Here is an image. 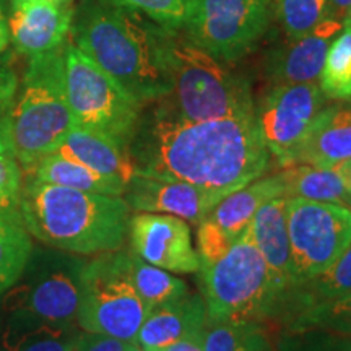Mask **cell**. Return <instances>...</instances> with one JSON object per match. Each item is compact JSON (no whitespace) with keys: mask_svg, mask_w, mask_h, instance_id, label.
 Segmentation results:
<instances>
[{"mask_svg":"<svg viewBox=\"0 0 351 351\" xmlns=\"http://www.w3.org/2000/svg\"><path fill=\"white\" fill-rule=\"evenodd\" d=\"M129 153L137 174L192 184L217 204L270 166L256 116L195 122L160 103L140 116Z\"/></svg>","mask_w":351,"mask_h":351,"instance_id":"cell-1","label":"cell"},{"mask_svg":"<svg viewBox=\"0 0 351 351\" xmlns=\"http://www.w3.org/2000/svg\"><path fill=\"white\" fill-rule=\"evenodd\" d=\"M165 26L106 0H85L73 13L72 43L140 104L169 93Z\"/></svg>","mask_w":351,"mask_h":351,"instance_id":"cell-2","label":"cell"},{"mask_svg":"<svg viewBox=\"0 0 351 351\" xmlns=\"http://www.w3.org/2000/svg\"><path fill=\"white\" fill-rule=\"evenodd\" d=\"M19 213L38 241L82 256L117 251L130 223V207L122 197L54 186L33 178L21 187Z\"/></svg>","mask_w":351,"mask_h":351,"instance_id":"cell-3","label":"cell"},{"mask_svg":"<svg viewBox=\"0 0 351 351\" xmlns=\"http://www.w3.org/2000/svg\"><path fill=\"white\" fill-rule=\"evenodd\" d=\"M163 57L169 93L158 103L171 114L195 122L254 116L249 82L199 49L179 29L166 28Z\"/></svg>","mask_w":351,"mask_h":351,"instance_id":"cell-4","label":"cell"},{"mask_svg":"<svg viewBox=\"0 0 351 351\" xmlns=\"http://www.w3.org/2000/svg\"><path fill=\"white\" fill-rule=\"evenodd\" d=\"M64 46L28 57L16 90L8 138L12 156L28 173L43 158L57 152L75 124L65 96Z\"/></svg>","mask_w":351,"mask_h":351,"instance_id":"cell-5","label":"cell"},{"mask_svg":"<svg viewBox=\"0 0 351 351\" xmlns=\"http://www.w3.org/2000/svg\"><path fill=\"white\" fill-rule=\"evenodd\" d=\"M200 270L207 322L228 319L262 322L275 319L276 298L270 285L269 270L254 244L249 226L225 256Z\"/></svg>","mask_w":351,"mask_h":351,"instance_id":"cell-6","label":"cell"},{"mask_svg":"<svg viewBox=\"0 0 351 351\" xmlns=\"http://www.w3.org/2000/svg\"><path fill=\"white\" fill-rule=\"evenodd\" d=\"M65 96L75 125L129 148L143 104L114 82L72 41L64 46Z\"/></svg>","mask_w":351,"mask_h":351,"instance_id":"cell-7","label":"cell"},{"mask_svg":"<svg viewBox=\"0 0 351 351\" xmlns=\"http://www.w3.org/2000/svg\"><path fill=\"white\" fill-rule=\"evenodd\" d=\"M148 313L150 307L132 282L129 252H101L85 263L77 314L82 330L135 341Z\"/></svg>","mask_w":351,"mask_h":351,"instance_id":"cell-8","label":"cell"},{"mask_svg":"<svg viewBox=\"0 0 351 351\" xmlns=\"http://www.w3.org/2000/svg\"><path fill=\"white\" fill-rule=\"evenodd\" d=\"M275 0H187L181 28L192 44L219 62L256 49L270 26Z\"/></svg>","mask_w":351,"mask_h":351,"instance_id":"cell-9","label":"cell"},{"mask_svg":"<svg viewBox=\"0 0 351 351\" xmlns=\"http://www.w3.org/2000/svg\"><path fill=\"white\" fill-rule=\"evenodd\" d=\"M287 226L296 285L322 274L351 244V208L288 199Z\"/></svg>","mask_w":351,"mask_h":351,"instance_id":"cell-10","label":"cell"},{"mask_svg":"<svg viewBox=\"0 0 351 351\" xmlns=\"http://www.w3.org/2000/svg\"><path fill=\"white\" fill-rule=\"evenodd\" d=\"M83 267L85 262L65 258L47 267L33 282L12 291L7 298L10 319L5 333L38 326H75Z\"/></svg>","mask_w":351,"mask_h":351,"instance_id":"cell-11","label":"cell"},{"mask_svg":"<svg viewBox=\"0 0 351 351\" xmlns=\"http://www.w3.org/2000/svg\"><path fill=\"white\" fill-rule=\"evenodd\" d=\"M326 108V96L317 83H283L274 88L256 106L257 129L270 156L289 168L293 156Z\"/></svg>","mask_w":351,"mask_h":351,"instance_id":"cell-12","label":"cell"},{"mask_svg":"<svg viewBox=\"0 0 351 351\" xmlns=\"http://www.w3.org/2000/svg\"><path fill=\"white\" fill-rule=\"evenodd\" d=\"M132 252L142 261L173 271L194 274L200 261L192 247L191 228L182 218L165 213H140L130 218Z\"/></svg>","mask_w":351,"mask_h":351,"instance_id":"cell-13","label":"cell"},{"mask_svg":"<svg viewBox=\"0 0 351 351\" xmlns=\"http://www.w3.org/2000/svg\"><path fill=\"white\" fill-rule=\"evenodd\" d=\"M287 205L288 199L285 195L270 199L257 210L249 225L254 244L262 254L269 270L270 285L276 298L275 319H280L289 293L296 287L287 226Z\"/></svg>","mask_w":351,"mask_h":351,"instance_id":"cell-14","label":"cell"},{"mask_svg":"<svg viewBox=\"0 0 351 351\" xmlns=\"http://www.w3.org/2000/svg\"><path fill=\"white\" fill-rule=\"evenodd\" d=\"M73 13V2L20 0L7 21L10 41L26 57L59 49L67 43Z\"/></svg>","mask_w":351,"mask_h":351,"instance_id":"cell-15","label":"cell"},{"mask_svg":"<svg viewBox=\"0 0 351 351\" xmlns=\"http://www.w3.org/2000/svg\"><path fill=\"white\" fill-rule=\"evenodd\" d=\"M124 200L135 212L173 215L192 225H199L217 205L207 192L192 184L142 174H135L127 184Z\"/></svg>","mask_w":351,"mask_h":351,"instance_id":"cell-16","label":"cell"},{"mask_svg":"<svg viewBox=\"0 0 351 351\" xmlns=\"http://www.w3.org/2000/svg\"><path fill=\"white\" fill-rule=\"evenodd\" d=\"M343 28V21L326 19L311 33L287 41L270 51L265 70L274 85L313 83L322 72L328 46Z\"/></svg>","mask_w":351,"mask_h":351,"instance_id":"cell-17","label":"cell"},{"mask_svg":"<svg viewBox=\"0 0 351 351\" xmlns=\"http://www.w3.org/2000/svg\"><path fill=\"white\" fill-rule=\"evenodd\" d=\"M207 328V306L199 295H184L179 300L158 306L148 313L135 337L140 348L152 350L176 341L204 335Z\"/></svg>","mask_w":351,"mask_h":351,"instance_id":"cell-18","label":"cell"},{"mask_svg":"<svg viewBox=\"0 0 351 351\" xmlns=\"http://www.w3.org/2000/svg\"><path fill=\"white\" fill-rule=\"evenodd\" d=\"M351 160V104L324 108L293 156L291 165H313L319 168Z\"/></svg>","mask_w":351,"mask_h":351,"instance_id":"cell-19","label":"cell"},{"mask_svg":"<svg viewBox=\"0 0 351 351\" xmlns=\"http://www.w3.org/2000/svg\"><path fill=\"white\" fill-rule=\"evenodd\" d=\"M56 153L77 161L101 176L119 179L125 184H129L137 174L129 148L122 147L106 135L75 124L65 135Z\"/></svg>","mask_w":351,"mask_h":351,"instance_id":"cell-20","label":"cell"},{"mask_svg":"<svg viewBox=\"0 0 351 351\" xmlns=\"http://www.w3.org/2000/svg\"><path fill=\"white\" fill-rule=\"evenodd\" d=\"M283 195V184L280 174L270 178H258L247 186L238 189L232 194L223 197L212 212L207 215L208 219L225 231L232 241L243 234L245 228L251 225L254 215L265 202Z\"/></svg>","mask_w":351,"mask_h":351,"instance_id":"cell-21","label":"cell"},{"mask_svg":"<svg viewBox=\"0 0 351 351\" xmlns=\"http://www.w3.org/2000/svg\"><path fill=\"white\" fill-rule=\"evenodd\" d=\"M287 199L330 202L351 208V194L339 171L313 165H296L280 173Z\"/></svg>","mask_w":351,"mask_h":351,"instance_id":"cell-22","label":"cell"},{"mask_svg":"<svg viewBox=\"0 0 351 351\" xmlns=\"http://www.w3.org/2000/svg\"><path fill=\"white\" fill-rule=\"evenodd\" d=\"M29 174L39 182L77 189V191L95 192V194L122 197L127 189V184L119 181V179L101 176L96 171L86 168V166L77 163V161L69 160V158L59 155V153H51V155L43 158L29 171Z\"/></svg>","mask_w":351,"mask_h":351,"instance_id":"cell-23","label":"cell"},{"mask_svg":"<svg viewBox=\"0 0 351 351\" xmlns=\"http://www.w3.org/2000/svg\"><path fill=\"white\" fill-rule=\"evenodd\" d=\"M351 293V244L345 252L322 274L301 282L289 293L280 320L287 324L293 315L315 304V302L335 300Z\"/></svg>","mask_w":351,"mask_h":351,"instance_id":"cell-24","label":"cell"},{"mask_svg":"<svg viewBox=\"0 0 351 351\" xmlns=\"http://www.w3.org/2000/svg\"><path fill=\"white\" fill-rule=\"evenodd\" d=\"M32 254V234L20 213L0 212V295L19 282Z\"/></svg>","mask_w":351,"mask_h":351,"instance_id":"cell-25","label":"cell"},{"mask_svg":"<svg viewBox=\"0 0 351 351\" xmlns=\"http://www.w3.org/2000/svg\"><path fill=\"white\" fill-rule=\"evenodd\" d=\"M204 351H271L262 322L228 319L207 322Z\"/></svg>","mask_w":351,"mask_h":351,"instance_id":"cell-26","label":"cell"},{"mask_svg":"<svg viewBox=\"0 0 351 351\" xmlns=\"http://www.w3.org/2000/svg\"><path fill=\"white\" fill-rule=\"evenodd\" d=\"M129 267L132 282L150 311L166 302L179 300L189 293L186 282L168 274V270L142 261L137 254L129 252Z\"/></svg>","mask_w":351,"mask_h":351,"instance_id":"cell-27","label":"cell"},{"mask_svg":"<svg viewBox=\"0 0 351 351\" xmlns=\"http://www.w3.org/2000/svg\"><path fill=\"white\" fill-rule=\"evenodd\" d=\"M319 80L326 98L351 99V25H343L341 32L332 39Z\"/></svg>","mask_w":351,"mask_h":351,"instance_id":"cell-28","label":"cell"},{"mask_svg":"<svg viewBox=\"0 0 351 351\" xmlns=\"http://www.w3.org/2000/svg\"><path fill=\"white\" fill-rule=\"evenodd\" d=\"M285 327L287 330L319 328L351 337V293L306 307L293 315Z\"/></svg>","mask_w":351,"mask_h":351,"instance_id":"cell-29","label":"cell"},{"mask_svg":"<svg viewBox=\"0 0 351 351\" xmlns=\"http://www.w3.org/2000/svg\"><path fill=\"white\" fill-rule=\"evenodd\" d=\"M80 332L75 326H38L28 330L5 333V351H75Z\"/></svg>","mask_w":351,"mask_h":351,"instance_id":"cell-30","label":"cell"},{"mask_svg":"<svg viewBox=\"0 0 351 351\" xmlns=\"http://www.w3.org/2000/svg\"><path fill=\"white\" fill-rule=\"evenodd\" d=\"M274 8L287 39L306 36L328 19V0H275Z\"/></svg>","mask_w":351,"mask_h":351,"instance_id":"cell-31","label":"cell"},{"mask_svg":"<svg viewBox=\"0 0 351 351\" xmlns=\"http://www.w3.org/2000/svg\"><path fill=\"white\" fill-rule=\"evenodd\" d=\"M276 351H351V337L319 328L285 330Z\"/></svg>","mask_w":351,"mask_h":351,"instance_id":"cell-32","label":"cell"},{"mask_svg":"<svg viewBox=\"0 0 351 351\" xmlns=\"http://www.w3.org/2000/svg\"><path fill=\"white\" fill-rule=\"evenodd\" d=\"M106 2L142 13L165 28L179 29L187 0H106Z\"/></svg>","mask_w":351,"mask_h":351,"instance_id":"cell-33","label":"cell"},{"mask_svg":"<svg viewBox=\"0 0 351 351\" xmlns=\"http://www.w3.org/2000/svg\"><path fill=\"white\" fill-rule=\"evenodd\" d=\"M232 243L234 241L225 231L219 230L212 219L207 217L202 219L197 225V245H199L197 256L200 261V269L219 261L228 252Z\"/></svg>","mask_w":351,"mask_h":351,"instance_id":"cell-34","label":"cell"},{"mask_svg":"<svg viewBox=\"0 0 351 351\" xmlns=\"http://www.w3.org/2000/svg\"><path fill=\"white\" fill-rule=\"evenodd\" d=\"M19 83L15 69L8 62H0V152L5 153H10V116Z\"/></svg>","mask_w":351,"mask_h":351,"instance_id":"cell-35","label":"cell"},{"mask_svg":"<svg viewBox=\"0 0 351 351\" xmlns=\"http://www.w3.org/2000/svg\"><path fill=\"white\" fill-rule=\"evenodd\" d=\"M21 195V168L10 153L0 152V212L13 210Z\"/></svg>","mask_w":351,"mask_h":351,"instance_id":"cell-36","label":"cell"},{"mask_svg":"<svg viewBox=\"0 0 351 351\" xmlns=\"http://www.w3.org/2000/svg\"><path fill=\"white\" fill-rule=\"evenodd\" d=\"M75 351H143L135 341L116 339L103 333L85 332L78 337Z\"/></svg>","mask_w":351,"mask_h":351,"instance_id":"cell-37","label":"cell"},{"mask_svg":"<svg viewBox=\"0 0 351 351\" xmlns=\"http://www.w3.org/2000/svg\"><path fill=\"white\" fill-rule=\"evenodd\" d=\"M145 351H204V335L191 337L176 341V343L161 346V348H152Z\"/></svg>","mask_w":351,"mask_h":351,"instance_id":"cell-38","label":"cell"},{"mask_svg":"<svg viewBox=\"0 0 351 351\" xmlns=\"http://www.w3.org/2000/svg\"><path fill=\"white\" fill-rule=\"evenodd\" d=\"M351 0H328V19L343 21Z\"/></svg>","mask_w":351,"mask_h":351,"instance_id":"cell-39","label":"cell"},{"mask_svg":"<svg viewBox=\"0 0 351 351\" xmlns=\"http://www.w3.org/2000/svg\"><path fill=\"white\" fill-rule=\"evenodd\" d=\"M8 44H10V32H8V23L0 10V56L7 51Z\"/></svg>","mask_w":351,"mask_h":351,"instance_id":"cell-40","label":"cell"},{"mask_svg":"<svg viewBox=\"0 0 351 351\" xmlns=\"http://www.w3.org/2000/svg\"><path fill=\"white\" fill-rule=\"evenodd\" d=\"M333 168L339 171L341 178H343L346 187H348V191H350V194H351V160L350 161H345V163H341V165L333 166Z\"/></svg>","mask_w":351,"mask_h":351,"instance_id":"cell-41","label":"cell"},{"mask_svg":"<svg viewBox=\"0 0 351 351\" xmlns=\"http://www.w3.org/2000/svg\"><path fill=\"white\" fill-rule=\"evenodd\" d=\"M343 25H351V5L348 8V12H346L345 19H343Z\"/></svg>","mask_w":351,"mask_h":351,"instance_id":"cell-42","label":"cell"},{"mask_svg":"<svg viewBox=\"0 0 351 351\" xmlns=\"http://www.w3.org/2000/svg\"><path fill=\"white\" fill-rule=\"evenodd\" d=\"M44 2H73V0H44Z\"/></svg>","mask_w":351,"mask_h":351,"instance_id":"cell-43","label":"cell"},{"mask_svg":"<svg viewBox=\"0 0 351 351\" xmlns=\"http://www.w3.org/2000/svg\"><path fill=\"white\" fill-rule=\"evenodd\" d=\"M12 2H13V3H16V2H20V0H12Z\"/></svg>","mask_w":351,"mask_h":351,"instance_id":"cell-44","label":"cell"}]
</instances>
